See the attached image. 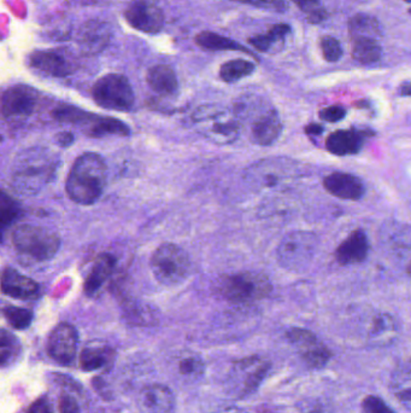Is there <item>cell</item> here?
Listing matches in <instances>:
<instances>
[{
	"label": "cell",
	"instance_id": "obj_1",
	"mask_svg": "<svg viewBox=\"0 0 411 413\" xmlns=\"http://www.w3.org/2000/svg\"><path fill=\"white\" fill-rule=\"evenodd\" d=\"M107 167L96 153H85L77 158L66 179V194L81 205H92L101 199L107 185Z\"/></svg>",
	"mask_w": 411,
	"mask_h": 413
},
{
	"label": "cell",
	"instance_id": "obj_2",
	"mask_svg": "<svg viewBox=\"0 0 411 413\" xmlns=\"http://www.w3.org/2000/svg\"><path fill=\"white\" fill-rule=\"evenodd\" d=\"M56 167V160L42 149H31L21 153L12 174L16 191L22 195H36L50 182Z\"/></svg>",
	"mask_w": 411,
	"mask_h": 413
},
{
	"label": "cell",
	"instance_id": "obj_3",
	"mask_svg": "<svg viewBox=\"0 0 411 413\" xmlns=\"http://www.w3.org/2000/svg\"><path fill=\"white\" fill-rule=\"evenodd\" d=\"M215 289L224 300L233 303H251L263 300L273 291L268 275L259 272H239L220 277Z\"/></svg>",
	"mask_w": 411,
	"mask_h": 413
},
{
	"label": "cell",
	"instance_id": "obj_4",
	"mask_svg": "<svg viewBox=\"0 0 411 413\" xmlns=\"http://www.w3.org/2000/svg\"><path fill=\"white\" fill-rule=\"evenodd\" d=\"M300 175V167L289 158H264L246 169L245 179L257 190L284 189Z\"/></svg>",
	"mask_w": 411,
	"mask_h": 413
},
{
	"label": "cell",
	"instance_id": "obj_5",
	"mask_svg": "<svg viewBox=\"0 0 411 413\" xmlns=\"http://www.w3.org/2000/svg\"><path fill=\"white\" fill-rule=\"evenodd\" d=\"M12 242L21 255L40 262L51 260L61 248V240L56 232L38 225L26 224L17 227Z\"/></svg>",
	"mask_w": 411,
	"mask_h": 413
},
{
	"label": "cell",
	"instance_id": "obj_6",
	"mask_svg": "<svg viewBox=\"0 0 411 413\" xmlns=\"http://www.w3.org/2000/svg\"><path fill=\"white\" fill-rule=\"evenodd\" d=\"M150 267L158 283L165 286H178L189 277L191 260L181 247L164 243L155 250Z\"/></svg>",
	"mask_w": 411,
	"mask_h": 413
},
{
	"label": "cell",
	"instance_id": "obj_7",
	"mask_svg": "<svg viewBox=\"0 0 411 413\" xmlns=\"http://www.w3.org/2000/svg\"><path fill=\"white\" fill-rule=\"evenodd\" d=\"M319 248V238L309 231H292L278 247V261L284 270L303 272L309 267Z\"/></svg>",
	"mask_w": 411,
	"mask_h": 413
},
{
	"label": "cell",
	"instance_id": "obj_8",
	"mask_svg": "<svg viewBox=\"0 0 411 413\" xmlns=\"http://www.w3.org/2000/svg\"><path fill=\"white\" fill-rule=\"evenodd\" d=\"M193 121L197 123L199 132L216 145L234 143L240 136L241 123L226 110L202 108L193 115Z\"/></svg>",
	"mask_w": 411,
	"mask_h": 413
},
{
	"label": "cell",
	"instance_id": "obj_9",
	"mask_svg": "<svg viewBox=\"0 0 411 413\" xmlns=\"http://www.w3.org/2000/svg\"><path fill=\"white\" fill-rule=\"evenodd\" d=\"M92 96L99 107L114 112H129L135 102L132 85L122 74L101 77L92 88Z\"/></svg>",
	"mask_w": 411,
	"mask_h": 413
},
{
	"label": "cell",
	"instance_id": "obj_10",
	"mask_svg": "<svg viewBox=\"0 0 411 413\" xmlns=\"http://www.w3.org/2000/svg\"><path fill=\"white\" fill-rule=\"evenodd\" d=\"M124 17L129 26L146 34H157L164 27L163 11L148 0H133Z\"/></svg>",
	"mask_w": 411,
	"mask_h": 413
},
{
	"label": "cell",
	"instance_id": "obj_11",
	"mask_svg": "<svg viewBox=\"0 0 411 413\" xmlns=\"http://www.w3.org/2000/svg\"><path fill=\"white\" fill-rule=\"evenodd\" d=\"M39 92L27 85L8 88L1 97V112L5 118H26L36 112Z\"/></svg>",
	"mask_w": 411,
	"mask_h": 413
},
{
	"label": "cell",
	"instance_id": "obj_12",
	"mask_svg": "<svg viewBox=\"0 0 411 413\" xmlns=\"http://www.w3.org/2000/svg\"><path fill=\"white\" fill-rule=\"evenodd\" d=\"M287 338L300 351V355L309 366L322 367L330 362L332 354L328 348L309 330L293 327L287 332Z\"/></svg>",
	"mask_w": 411,
	"mask_h": 413
},
{
	"label": "cell",
	"instance_id": "obj_13",
	"mask_svg": "<svg viewBox=\"0 0 411 413\" xmlns=\"http://www.w3.org/2000/svg\"><path fill=\"white\" fill-rule=\"evenodd\" d=\"M77 329L68 323H61L50 334L47 353L58 364L69 365L77 355Z\"/></svg>",
	"mask_w": 411,
	"mask_h": 413
},
{
	"label": "cell",
	"instance_id": "obj_14",
	"mask_svg": "<svg viewBox=\"0 0 411 413\" xmlns=\"http://www.w3.org/2000/svg\"><path fill=\"white\" fill-rule=\"evenodd\" d=\"M111 39V29L102 21L92 20L86 22L79 32L77 44L83 55L93 56L109 45Z\"/></svg>",
	"mask_w": 411,
	"mask_h": 413
},
{
	"label": "cell",
	"instance_id": "obj_15",
	"mask_svg": "<svg viewBox=\"0 0 411 413\" xmlns=\"http://www.w3.org/2000/svg\"><path fill=\"white\" fill-rule=\"evenodd\" d=\"M250 123L251 140L259 147H269L274 144L282 133V123L274 108H270Z\"/></svg>",
	"mask_w": 411,
	"mask_h": 413
},
{
	"label": "cell",
	"instance_id": "obj_16",
	"mask_svg": "<svg viewBox=\"0 0 411 413\" xmlns=\"http://www.w3.org/2000/svg\"><path fill=\"white\" fill-rule=\"evenodd\" d=\"M323 188L328 194L345 201H358L364 195V184L354 174L334 172L323 179Z\"/></svg>",
	"mask_w": 411,
	"mask_h": 413
},
{
	"label": "cell",
	"instance_id": "obj_17",
	"mask_svg": "<svg viewBox=\"0 0 411 413\" xmlns=\"http://www.w3.org/2000/svg\"><path fill=\"white\" fill-rule=\"evenodd\" d=\"M369 253V240L363 229H355L335 250V259L343 266L360 264Z\"/></svg>",
	"mask_w": 411,
	"mask_h": 413
},
{
	"label": "cell",
	"instance_id": "obj_18",
	"mask_svg": "<svg viewBox=\"0 0 411 413\" xmlns=\"http://www.w3.org/2000/svg\"><path fill=\"white\" fill-rule=\"evenodd\" d=\"M0 289L5 295L18 300H31L39 292V286L36 281L11 267L3 272L0 278Z\"/></svg>",
	"mask_w": 411,
	"mask_h": 413
},
{
	"label": "cell",
	"instance_id": "obj_19",
	"mask_svg": "<svg viewBox=\"0 0 411 413\" xmlns=\"http://www.w3.org/2000/svg\"><path fill=\"white\" fill-rule=\"evenodd\" d=\"M364 139L366 131L339 129L330 133L326 139V148L335 156H350L360 153Z\"/></svg>",
	"mask_w": 411,
	"mask_h": 413
},
{
	"label": "cell",
	"instance_id": "obj_20",
	"mask_svg": "<svg viewBox=\"0 0 411 413\" xmlns=\"http://www.w3.org/2000/svg\"><path fill=\"white\" fill-rule=\"evenodd\" d=\"M31 66L39 72L50 77H68L74 72V66L66 61V57L59 52L50 50H40L31 53L29 56Z\"/></svg>",
	"mask_w": 411,
	"mask_h": 413
},
{
	"label": "cell",
	"instance_id": "obj_21",
	"mask_svg": "<svg viewBox=\"0 0 411 413\" xmlns=\"http://www.w3.org/2000/svg\"><path fill=\"white\" fill-rule=\"evenodd\" d=\"M139 403L144 413H170L175 405V399L169 388L162 384H153L144 388Z\"/></svg>",
	"mask_w": 411,
	"mask_h": 413
},
{
	"label": "cell",
	"instance_id": "obj_22",
	"mask_svg": "<svg viewBox=\"0 0 411 413\" xmlns=\"http://www.w3.org/2000/svg\"><path fill=\"white\" fill-rule=\"evenodd\" d=\"M289 34H291V26L286 23H278L271 26L269 31L265 33L251 36L248 39V42L258 52L274 55L284 50L286 38Z\"/></svg>",
	"mask_w": 411,
	"mask_h": 413
},
{
	"label": "cell",
	"instance_id": "obj_23",
	"mask_svg": "<svg viewBox=\"0 0 411 413\" xmlns=\"http://www.w3.org/2000/svg\"><path fill=\"white\" fill-rule=\"evenodd\" d=\"M116 266V258L110 254H101L96 258L91 271L88 272L86 281L83 284V290L87 296L96 295V291L102 288L107 278L112 275Z\"/></svg>",
	"mask_w": 411,
	"mask_h": 413
},
{
	"label": "cell",
	"instance_id": "obj_24",
	"mask_svg": "<svg viewBox=\"0 0 411 413\" xmlns=\"http://www.w3.org/2000/svg\"><path fill=\"white\" fill-rule=\"evenodd\" d=\"M269 365L259 358H248L237 364V375H241L243 393L249 394L257 389L267 375Z\"/></svg>",
	"mask_w": 411,
	"mask_h": 413
},
{
	"label": "cell",
	"instance_id": "obj_25",
	"mask_svg": "<svg viewBox=\"0 0 411 413\" xmlns=\"http://www.w3.org/2000/svg\"><path fill=\"white\" fill-rule=\"evenodd\" d=\"M148 86L161 96H173L178 90V82L173 68L167 64H158L148 69L146 75Z\"/></svg>",
	"mask_w": 411,
	"mask_h": 413
},
{
	"label": "cell",
	"instance_id": "obj_26",
	"mask_svg": "<svg viewBox=\"0 0 411 413\" xmlns=\"http://www.w3.org/2000/svg\"><path fill=\"white\" fill-rule=\"evenodd\" d=\"M194 42L199 47H202L204 50H209V51H239L244 52L249 56H256L254 52L251 51L249 47L241 45L240 42L233 40L230 38L221 36V34L213 33V32H200L197 36H194Z\"/></svg>",
	"mask_w": 411,
	"mask_h": 413
},
{
	"label": "cell",
	"instance_id": "obj_27",
	"mask_svg": "<svg viewBox=\"0 0 411 413\" xmlns=\"http://www.w3.org/2000/svg\"><path fill=\"white\" fill-rule=\"evenodd\" d=\"M351 41V56L360 64H374L382 56V47L377 39L354 38Z\"/></svg>",
	"mask_w": 411,
	"mask_h": 413
},
{
	"label": "cell",
	"instance_id": "obj_28",
	"mask_svg": "<svg viewBox=\"0 0 411 413\" xmlns=\"http://www.w3.org/2000/svg\"><path fill=\"white\" fill-rule=\"evenodd\" d=\"M349 36L354 38H371V39H380L382 36L380 23L374 16L368 14H356L352 16L349 23Z\"/></svg>",
	"mask_w": 411,
	"mask_h": 413
},
{
	"label": "cell",
	"instance_id": "obj_29",
	"mask_svg": "<svg viewBox=\"0 0 411 413\" xmlns=\"http://www.w3.org/2000/svg\"><path fill=\"white\" fill-rule=\"evenodd\" d=\"M114 352L110 348L103 345L87 346L80 354V365L85 371H96L107 365L112 359Z\"/></svg>",
	"mask_w": 411,
	"mask_h": 413
},
{
	"label": "cell",
	"instance_id": "obj_30",
	"mask_svg": "<svg viewBox=\"0 0 411 413\" xmlns=\"http://www.w3.org/2000/svg\"><path fill=\"white\" fill-rule=\"evenodd\" d=\"M256 71V64L254 62L243 60V58H237V60H230L224 63L220 68V77L221 80L227 84H234L254 74Z\"/></svg>",
	"mask_w": 411,
	"mask_h": 413
},
{
	"label": "cell",
	"instance_id": "obj_31",
	"mask_svg": "<svg viewBox=\"0 0 411 413\" xmlns=\"http://www.w3.org/2000/svg\"><path fill=\"white\" fill-rule=\"evenodd\" d=\"M129 127L126 123L114 118H98L92 125L90 136L92 137H107V136H129Z\"/></svg>",
	"mask_w": 411,
	"mask_h": 413
},
{
	"label": "cell",
	"instance_id": "obj_32",
	"mask_svg": "<svg viewBox=\"0 0 411 413\" xmlns=\"http://www.w3.org/2000/svg\"><path fill=\"white\" fill-rule=\"evenodd\" d=\"M20 213V207L15 199H11L4 191H0V242H3L6 229L18 219Z\"/></svg>",
	"mask_w": 411,
	"mask_h": 413
},
{
	"label": "cell",
	"instance_id": "obj_33",
	"mask_svg": "<svg viewBox=\"0 0 411 413\" xmlns=\"http://www.w3.org/2000/svg\"><path fill=\"white\" fill-rule=\"evenodd\" d=\"M178 373L186 381L189 382L198 381L204 373L203 360L196 354L186 353L178 359Z\"/></svg>",
	"mask_w": 411,
	"mask_h": 413
},
{
	"label": "cell",
	"instance_id": "obj_34",
	"mask_svg": "<svg viewBox=\"0 0 411 413\" xmlns=\"http://www.w3.org/2000/svg\"><path fill=\"white\" fill-rule=\"evenodd\" d=\"M304 14L306 21L311 25H320L328 17V12L320 0H292Z\"/></svg>",
	"mask_w": 411,
	"mask_h": 413
},
{
	"label": "cell",
	"instance_id": "obj_35",
	"mask_svg": "<svg viewBox=\"0 0 411 413\" xmlns=\"http://www.w3.org/2000/svg\"><path fill=\"white\" fill-rule=\"evenodd\" d=\"M20 353V345L16 337L0 329V366L9 365Z\"/></svg>",
	"mask_w": 411,
	"mask_h": 413
},
{
	"label": "cell",
	"instance_id": "obj_36",
	"mask_svg": "<svg viewBox=\"0 0 411 413\" xmlns=\"http://www.w3.org/2000/svg\"><path fill=\"white\" fill-rule=\"evenodd\" d=\"M3 314L11 327L17 330H25L33 321V312L21 307L9 306L3 310Z\"/></svg>",
	"mask_w": 411,
	"mask_h": 413
},
{
	"label": "cell",
	"instance_id": "obj_37",
	"mask_svg": "<svg viewBox=\"0 0 411 413\" xmlns=\"http://www.w3.org/2000/svg\"><path fill=\"white\" fill-rule=\"evenodd\" d=\"M320 49L322 56L330 63L338 62L343 57V47L341 41L332 36H325L321 38Z\"/></svg>",
	"mask_w": 411,
	"mask_h": 413
},
{
	"label": "cell",
	"instance_id": "obj_38",
	"mask_svg": "<svg viewBox=\"0 0 411 413\" xmlns=\"http://www.w3.org/2000/svg\"><path fill=\"white\" fill-rule=\"evenodd\" d=\"M53 116L58 121H64V123H86L87 120H90L92 115L87 114L81 109L70 107V105H64V107L57 108L53 112Z\"/></svg>",
	"mask_w": 411,
	"mask_h": 413
},
{
	"label": "cell",
	"instance_id": "obj_39",
	"mask_svg": "<svg viewBox=\"0 0 411 413\" xmlns=\"http://www.w3.org/2000/svg\"><path fill=\"white\" fill-rule=\"evenodd\" d=\"M395 331V323L388 314H380L375 318L371 329V336L373 338H382V336H391Z\"/></svg>",
	"mask_w": 411,
	"mask_h": 413
},
{
	"label": "cell",
	"instance_id": "obj_40",
	"mask_svg": "<svg viewBox=\"0 0 411 413\" xmlns=\"http://www.w3.org/2000/svg\"><path fill=\"white\" fill-rule=\"evenodd\" d=\"M230 1H237L263 10L274 11V12H284L289 9V4L286 0H230Z\"/></svg>",
	"mask_w": 411,
	"mask_h": 413
},
{
	"label": "cell",
	"instance_id": "obj_41",
	"mask_svg": "<svg viewBox=\"0 0 411 413\" xmlns=\"http://www.w3.org/2000/svg\"><path fill=\"white\" fill-rule=\"evenodd\" d=\"M362 408L364 413H396L384 400L374 395L367 397L363 400Z\"/></svg>",
	"mask_w": 411,
	"mask_h": 413
},
{
	"label": "cell",
	"instance_id": "obj_42",
	"mask_svg": "<svg viewBox=\"0 0 411 413\" xmlns=\"http://www.w3.org/2000/svg\"><path fill=\"white\" fill-rule=\"evenodd\" d=\"M319 116L326 123H339L345 118L346 109L341 105H330V107L323 108L319 112Z\"/></svg>",
	"mask_w": 411,
	"mask_h": 413
},
{
	"label": "cell",
	"instance_id": "obj_43",
	"mask_svg": "<svg viewBox=\"0 0 411 413\" xmlns=\"http://www.w3.org/2000/svg\"><path fill=\"white\" fill-rule=\"evenodd\" d=\"M59 412L80 413V408H79L77 400L70 395H63L59 400Z\"/></svg>",
	"mask_w": 411,
	"mask_h": 413
},
{
	"label": "cell",
	"instance_id": "obj_44",
	"mask_svg": "<svg viewBox=\"0 0 411 413\" xmlns=\"http://www.w3.org/2000/svg\"><path fill=\"white\" fill-rule=\"evenodd\" d=\"M27 413H53V411H52L51 403H49V400L46 398H41L36 400V403H31Z\"/></svg>",
	"mask_w": 411,
	"mask_h": 413
},
{
	"label": "cell",
	"instance_id": "obj_45",
	"mask_svg": "<svg viewBox=\"0 0 411 413\" xmlns=\"http://www.w3.org/2000/svg\"><path fill=\"white\" fill-rule=\"evenodd\" d=\"M55 142L61 147H69L74 142V136L69 132L58 133L55 137Z\"/></svg>",
	"mask_w": 411,
	"mask_h": 413
},
{
	"label": "cell",
	"instance_id": "obj_46",
	"mask_svg": "<svg viewBox=\"0 0 411 413\" xmlns=\"http://www.w3.org/2000/svg\"><path fill=\"white\" fill-rule=\"evenodd\" d=\"M304 131L309 136H320L323 133V127L319 123H310L304 128Z\"/></svg>",
	"mask_w": 411,
	"mask_h": 413
},
{
	"label": "cell",
	"instance_id": "obj_47",
	"mask_svg": "<svg viewBox=\"0 0 411 413\" xmlns=\"http://www.w3.org/2000/svg\"><path fill=\"white\" fill-rule=\"evenodd\" d=\"M399 93H401V96H404V97H409L410 96V82H404L401 85V88H399Z\"/></svg>",
	"mask_w": 411,
	"mask_h": 413
},
{
	"label": "cell",
	"instance_id": "obj_48",
	"mask_svg": "<svg viewBox=\"0 0 411 413\" xmlns=\"http://www.w3.org/2000/svg\"><path fill=\"white\" fill-rule=\"evenodd\" d=\"M226 413H244V412H240V411H228V412H226Z\"/></svg>",
	"mask_w": 411,
	"mask_h": 413
},
{
	"label": "cell",
	"instance_id": "obj_49",
	"mask_svg": "<svg viewBox=\"0 0 411 413\" xmlns=\"http://www.w3.org/2000/svg\"><path fill=\"white\" fill-rule=\"evenodd\" d=\"M406 3H410V0H406Z\"/></svg>",
	"mask_w": 411,
	"mask_h": 413
}]
</instances>
